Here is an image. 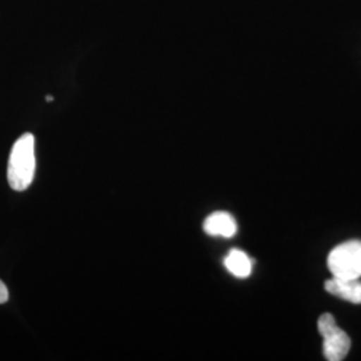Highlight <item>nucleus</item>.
I'll return each mask as SVG.
<instances>
[{"mask_svg": "<svg viewBox=\"0 0 361 361\" xmlns=\"http://www.w3.org/2000/svg\"><path fill=\"white\" fill-rule=\"evenodd\" d=\"M35 138L32 134H23L13 143L8 159L7 178L11 189L23 192L30 188L35 176Z\"/></svg>", "mask_w": 361, "mask_h": 361, "instance_id": "1", "label": "nucleus"}, {"mask_svg": "<svg viewBox=\"0 0 361 361\" xmlns=\"http://www.w3.org/2000/svg\"><path fill=\"white\" fill-rule=\"evenodd\" d=\"M328 268L337 279H360L361 241L336 246L328 256Z\"/></svg>", "mask_w": 361, "mask_h": 361, "instance_id": "2", "label": "nucleus"}, {"mask_svg": "<svg viewBox=\"0 0 361 361\" xmlns=\"http://www.w3.org/2000/svg\"><path fill=\"white\" fill-rule=\"evenodd\" d=\"M317 328L323 336L325 359L329 361L344 360L350 349V338L340 326H337L335 317L331 313H324L317 322Z\"/></svg>", "mask_w": 361, "mask_h": 361, "instance_id": "3", "label": "nucleus"}, {"mask_svg": "<svg viewBox=\"0 0 361 361\" xmlns=\"http://www.w3.org/2000/svg\"><path fill=\"white\" fill-rule=\"evenodd\" d=\"M325 290L352 304H361L360 279L334 277L325 283Z\"/></svg>", "mask_w": 361, "mask_h": 361, "instance_id": "4", "label": "nucleus"}, {"mask_svg": "<svg viewBox=\"0 0 361 361\" xmlns=\"http://www.w3.org/2000/svg\"><path fill=\"white\" fill-rule=\"evenodd\" d=\"M204 231L213 237L231 238L237 232V224L232 214L226 212H216L205 219Z\"/></svg>", "mask_w": 361, "mask_h": 361, "instance_id": "5", "label": "nucleus"}, {"mask_svg": "<svg viewBox=\"0 0 361 361\" xmlns=\"http://www.w3.org/2000/svg\"><path fill=\"white\" fill-rule=\"evenodd\" d=\"M224 262L226 269L238 279H246L252 273V259L243 250L232 249Z\"/></svg>", "mask_w": 361, "mask_h": 361, "instance_id": "6", "label": "nucleus"}, {"mask_svg": "<svg viewBox=\"0 0 361 361\" xmlns=\"http://www.w3.org/2000/svg\"><path fill=\"white\" fill-rule=\"evenodd\" d=\"M8 297H10V295H8L7 286L0 280V304L7 302V301H8Z\"/></svg>", "mask_w": 361, "mask_h": 361, "instance_id": "7", "label": "nucleus"}, {"mask_svg": "<svg viewBox=\"0 0 361 361\" xmlns=\"http://www.w3.org/2000/svg\"><path fill=\"white\" fill-rule=\"evenodd\" d=\"M46 101H47V102H51L52 97H47V98H46Z\"/></svg>", "mask_w": 361, "mask_h": 361, "instance_id": "8", "label": "nucleus"}]
</instances>
